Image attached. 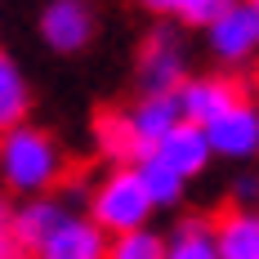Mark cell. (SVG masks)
Listing matches in <instances>:
<instances>
[{
	"label": "cell",
	"instance_id": "cell-1",
	"mask_svg": "<svg viewBox=\"0 0 259 259\" xmlns=\"http://www.w3.org/2000/svg\"><path fill=\"white\" fill-rule=\"evenodd\" d=\"M67 175V152L45 125L23 121V125L0 134V188L9 197H45Z\"/></svg>",
	"mask_w": 259,
	"mask_h": 259
},
{
	"label": "cell",
	"instance_id": "cell-7",
	"mask_svg": "<svg viewBox=\"0 0 259 259\" xmlns=\"http://www.w3.org/2000/svg\"><path fill=\"white\" fill-rule=\"evenodd\" d=\"M175 99H179V116L183 121L206 125L219 112H228L233 103L250 99V90H246V80L233 76V72H206V76H188L179 90H175Z\"/></svg>",
	"mask_w": 259,
	"mask_h": 259
},
{
	"label": "cell",
	"instance_id": "cell-22",
	"mask_svg": "<svg viewBox=\"0 0 259 259\" xmlns=\"http://www.w3.org/2000/svg\"><path fill=\"white\" fill-rule=\"evenodd\" d=\"M18 259H36V255H18Z\"/></svg>",
	"mask_w": 259,
	"mask_h": 259
},
{
	"label": "cell",
	"instance_id": "cell-9",
	"mask_svg": "<svg viewBox=\"0 0 259 259\" xmlns=\"http://www.w3.org/2000/svg\"><path fill=\"white\" fill-rule=\"evenodd\" d=\"M72 214V206L58 197V192H45V197H23L18 206H14V219H9V228H14V246H18V255H36L50 233Z\"/></svg>",
	"mask_w": 259,
	"mask_h": 259
},
{
	"label": "cell",
	"instance_id": "cell-4",
	"mask_svg": "<svg viewBox=\"0 0 259 259\" xmlns=\"http://www.w3.org/2000/svg\"><path fill=\"white\" fill-rule=\"evenodd\" d=\"M206 50L219 67H246L259 50V0H233L206 27Z\"/></svg>",
	"mask_w": 259,
	"mask_h": 259
},
{
	"label": "cell",
	"instance_id": "cell-12",
	"mask_svg": "<svg viewBox=\"0 0 259 259\" xmlns=\"http://www.w3.org/2000/svg\"><path fill=\"white\" fill-rule=\"evenodd\" d=\"M90 139H94V152L112 161V165H134L139 156H148V148L134 139V130H130V116L125 107H107L99 112L94 121H90Z\"/></svg>",
	"mask_w": 259,
	"mask_h": 259
},
{
	"label": "cell",
	"instance_id": "cell-17",
	"mask_svg": "<svg viewBox=\"0 0 259 259\" xmlns=\"http://www.w3.org/2000/svg\"><path fill=\"white\" fill-rule=\"evenodd\" d=\"M103 259H165V233L152 228V224L116 233V237H107Z\"/></svg>",
	"mask_w": 259,
	"mask_h": 259
},
{
	"label": "cell",
	"instance_id": "cell-10",
	"mask_svg": "<svg viewBox=\"0 0 259 259\" xmlns=\"http://www.w3.org/2000/svg\"><path fill=\"white\" fill-rule=\"evenodd\" d=\"M210 241L219 259H259V210L224 206L210 219Z\"/></svg>",
	"mask_w": 259,
	"mask_h": 259
},
{
	"label": "cell",
	"instance_id": "cell-5",
	"mask_svg": "<svg viewBox=\"0 0 259 259\" xmlns=\"http://www.w3.org/2000/svg\"><path fill=\"white\" fill-rule=\"evenodd\" d=\"M36 31H40L45 50L63 54V58L85 54L94 45V36H99V9H94L90 0H50V5L40 9Z\"/></svg>",
	"mask_w": 259,
	"mask_h": 259
},
{
	"label": "cell",
	"instance_id": "cell-21",
	"mask_svg": "<svg viewBox=\"0 0 259 259\" xmlns=\"http://www.w3.org/2000/svg\"><path fill=\"white\" fill-rule=\"evenodd\" d=\"M139 9H148L156 18H170V14H175V0H139Z\"/></svg>",
	"mask_w": 259,
	"mask_h": 259
},
{
	"label": "cell",
	"instance_id": "cell-14",
	"mask_svg": "<svg viewBox=\"0 0 259 259\" xmlns=\"http://www.w3.org/2000/svg\"><path fill=\"white\" fill-rule=\"evenodd\" d=\"M23 121H31V80L14 54L0 50V134Z\"/></svg>",
	"mask_w": 259,
	"mask_h": 259
},
{
	"label": "cell",
	"instance_id": "cell-16",
	"mask_svg": "<svg viewBox=\"0 0 259 259\" xmlns=\"http://www.w3.org/2000/svg\"><path fill=\"white\" fill-rule=\"evenodd\" d=\"M134 170H139V179H143V192H148L152 210H179V206H183V197H188V183H183L175 170H165V165H161L152 152L139 156V161H134Z\"/></svg>",
	"mask_w": 259,
	"mask_h": 259
},
{
	"label": "cell",
	"instance_id": "cell-19",
	"mask_svg": "<svg viewBox=\"0 0 259 259\" xmlns=\"http://www.w3.org/2000/svg\"><path fill=\"white\" fill-rule=\"evenodd\" d=\"M9 219H14V201L0 192V259H18V246H14V228H9Z\"/></svg>",
	"mask_w": 259,
	"mask_h": 259
},
{
	"label": "cell",
	"instance_id": "cell-8",
	"mask_svg": "<svg viewBox=\"0 0 259 259\" xmlns=\"http://www.w3.org/2000/svg\"><path fill=\"white\" fill-rule=\"evenodd\" d=\"M152 156L165 170H175L183 183L201 179L210 170V161H214V156H210V143H206V130L192 125V121H175V125L152 143Z\"/></svg>",
	"mask_w": 259,
	"mask_h": 259
},
{
	"label": "cell",
	"instance_id": "cell-11",
	"mask_svg": "<svg viewBox=\"0 0 259 259\" xmlns=\"http://www.w3.org/2000/svg\"><path fill=\"white\" fill-rule=\"evenodd\" d=\"M103 250H107L103 228H94L80 210H72L50 233V241L36 250V259H103Z\"/></svg>",
	"mask_w": 259,
	"mask_h": 259
},
{
	"label": "cell",
	"instance_id": "cell-18",
	"mask_svg": "<svg viewBox=\"0 0 259 259\" xmlns=\"http://www.w3.org/2000/svg\"><path fill=\"white\" fill-rule=\"evenodd\" d=\"M233 0H175V14L170 18H179L183 27H197V31H206L224 9H228Z\"/></svg>",
	"mask_w": 259,
	"mask_h": 259
},
{
	"label": "cell",
	"instance_id": "cell-13",
	"mask_svg": "<svg viewBox=\"0 0 259 259\" xmlns=\"http://www.w3.org/2000/svg\"><path fill=\"white\" fill-rule=\"evenodd\" d=\"M125 116H130L134 139H139L148 152H152V143L175 125V121H183V116H179V99H175V94H139V99L125 107Z\"/></svg>",
	"mask_w": 259,
	"mask_h": 259
},
{
	"label": "cell",
	"instance_id": "cell-2",
	"mask_svg": "<svg viewBox=\"0 0 259 259\" xmlns=\"http://www.w3.org/2000/svg\"><path fill=\"white\" fill-rule=\"evenodd\" d=\"M94 228H103V237L130 233V228H143L152 224V201L143 192V179L134 165H112L103 179L85 192V210H80Z\"/></svg>",
	"mask_w": 259,
	"mask_h": 259
},
{
	"label": "cell",
	"instance_id": "cell-20",
	"mask_svg": "<svg viewBox=\"0 0 259 259\" xmlns=\"http://www.w3.org/2000/svg\"><path fill=\"white\" fill-rule=\"evenodd\" d=\"M255 192H259V179L255 175H241L233 183V206H255Z\"/></svg>",
	"mask_w": 259,
	"mask_h": 259
},
{
	"label": "cell",
	"instance_id": "cell-3",
	"mask_svg": "<svg viewBox=\"0 0 259 259\" xmlns=\"http://www.w3.org/2000/svg\"><path fill=\"white\" fill-rule=\"evenodd\" d=\"M188 72V40L175 23H156L134 58V90L139 94H175Z\"/></svg>",
	"mask_w": 259,
	"mask_h": 259
},
{
	"label": "cell",
	"instance_id": "cell-15",
	"mask_svg": "<svg viewBox=\"0 0 259 259\" xmlns=\"http://www.w3.org/2000/svg\"><path fill=\"white\" fill-rule=\"evenodd\" d=\"M165 259H219L210 241V214H179L165 233Z\"/></svg>",
	"mask_w": 259,
	"mask_h": 259
},
{
	"label": "cell",
	"instance_id": "cell-6",
	"mask_svg": "<svg viewBox=\"0 0 259 259\" xmlns=\"http://www.w3.org/2000/svg\"><path fill=\"white\" fill-rule=\"evenodd\" d=\"M206 143L214 161H233V165H250L259 156V107L255 99H241L228 112H219L214 121H206Z\"/></svg>",
	"mask_w": 259,
	"mask_h": 259
}]
</instances>
